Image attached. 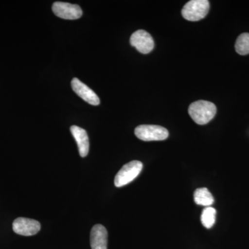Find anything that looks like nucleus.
Here are the masks:
<instances>
[{
    "label": "nucleus",
    "mask_w": 249,
    "mask_h": 249,
    "mask_svg": "<svg viewBox=\"0 0 249 249\" xmlns=\"http://www.w3.org/2000/svg\"><path fill=\"white\" fill-rule=\"evenodd\" d=\"M40 222L29 218H17L13 223L14 231L18 235L23 236L36 235L40 231Z\"/></svg>",
    "instance_id": "0eeeda50"
},
{
    "label": "nucleus",
    "mask_w": 249,
    "mask_h": 249,
    "mask_svg": "<svg viewBox=\"0 0 249 249\" xmlns=\"http://www.w3.org/2000/svg\"><path fill=\"white\" fill-rule=\"evenodd\" d=\"M55 16L65 19H77L81 17L83 11L78 5L56 1L52 6Z\"/></svg>",
    "instance_id": "423d86ee"
},
{
    "label": "nucleus",
    "mask_w": 249,
    "mask_h": 249,
    "mask_svg": "<svg viewBox=\"0 0 249 249\" xmlns=\"http://www.w3.org/2000/svg\"><path fill=\"white\" fill-rule=\"evenodd\" d=\"M107 229L101 224L93 226L90 232L91 249H107Z\"/></svg>",
    "instance_id": "1a4fd4ad"
},
{
    "label": "nucleus",
    "mask_w": 249,
    "mask_h": 249,
    "mask_svg": "<svg viewBox=\"0 0 249 249\" xmlns=\"http://www.w3.org/2000/svg\"><path fill=\"white\" fill-rule=\"evenodd\" d=\"M217 112L213 103L206 101H198L192 103L188 113L193 121L198 124H207L212 120Z\"/></svg>",
    "instance_id": "f257e3e1"
},
{
    "label": "nucleus",
    "mask_w": 249,
    "mask_h": 249,
    "mask_svg": "<svg viewBox=\"0 0 249 249\" xmlns=\"http://www.w3.org/2000/svg\"><path fill=\"white\" fill-rule=\"evenodd\" d=\"M235 50L240 55H245L249 53V34H241L235 43Z\"/></svg>",
    "instance_id": "ddd939ff"
},
{
    "label": "nucleus",
    "mask_w": 249,
    "mask_h": 249,
    "mask_svg": "<svg viewBox=\"0 0 249 249\" xmlns=\"http://www.w3.org/2000/svg\"><path fill=\"white\" fill-rule=\"evenodd\" d=\"M209 9L210 3L208 0H192L185 4L181 14L187 20L196 22L206 17Z\"/></svg>",
    "instance_id": "f03ea898"
},
{
    "label": "nucleus",
    "mask_w": 249,
    "mask_h": 249,
    "mask_svg": "<svg viewBox=\"0 0 249 249\" xmlns=\"http://www.w3.org/2000/svg\"><path fill=\"white\" fill-rule=\"evenodd\" d=\"M71 132L78 144L80 157H85L89 153V142L88 133L84 129L76 125L71 126Z\"/></svg>",
    "instance_id": "9d476101"
},
{
    "label": "nucleus",
    "mask_w": 249,
    "mask_h": 249,
    "mask_svg": "<svg viewBox=\"0 0 249 249\" xmlns=\"http://www.w3.org/2000/svg\"><path fill=\"white\" fill-rule=\"evenodd\" d=\"M195 202L197 205L209 207L214 203L213 196L206 188H198L194 193Z\"/></svg>",
    "instance_id": "9b49d317"
},
{
    "label": "nucleus",
    "mask_w": 249,
    "mask_h": 249,
    "mask_svg": "<svg viewBox=\"0 0 249 249\" xmlns=\"http://www.w3.org/2000/svg\"><path fill=\"white\" fill-rule=\"evenodd\" d=\"M71 87L74 92L87 103L92 106L100 104V99L97 94L78 78H74L71 80Z\"/></svg>",
    "instance_id": "6e6552de"
},
{
    "label": "nucleus",
    "mask_w": 249,
    "mask_h": 249,
    "mask_svg": "<svg viewBox=\"0 0 249 249\" xmlns=\"http://www.w3.org/2000/svg\"><path fill=\"white\" fill-rule=\"evenodd\" d=\"M136 137L144 142L163 141L169 135L168 129L155 124H142L134 131Z\"/></svg>",
    "instance_id": "7ed1b4c3"
},
{
    "label": "nucleus",
    "mask_w": 249,
    "mask_h": 249,
    "mask_svg": "<svg viewBox=\"0 0 249 249\" xmlns=\"http://www.w3.org/2000/svg\"><path fill=\"white\" fill-rule=\"evenodd\" d=\"M217 211L214 208L206 207L203 211L201 216V221L203 226L206 229H211L214 225L216 220Z\"/></svg>",
    "instance_id": "f8f14e48"
},
{
    "label": "nucleus",
    "mask_w": 249,
    "mask_h": 249,
    "mask_svg": "<svg viewBox=\"0 0 249 249\" xmlns=\"http://www.w3.org/2000/svg\"><path fill=\"white\" fill-rule=\"evenodd\" d=\"M130 44L143 54L150 53L155 47V42L151 35L144 30L135 31L131 36Z\"/></svg>",
    "instance_id": "39448f33"
},
{
    "label": "nucleus",
    "mask_w": 249,
    "mask_h": 249,
    "mask_svg": "<svg viewBox=\"0 0 249 249\" xmlns=\"http://www.w3.org/2000/svg\"><path fill=\"white\" fill-rule=\"evenodd\" d=\"M142 169V163L139 160H132L126 163L116 174L114 184L119 188L128 184L139 176Z\"/></svg>",
    "instance_id": "20e7f679"
}]
</instances>
